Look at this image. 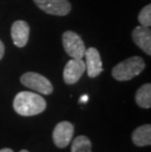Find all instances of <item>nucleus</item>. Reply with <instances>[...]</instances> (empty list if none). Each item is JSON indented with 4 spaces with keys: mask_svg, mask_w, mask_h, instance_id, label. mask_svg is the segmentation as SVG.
Here are the masks:
<instances>
[{
    "mask_svg": "<svg viewBox=\"0 0 151 152\" xmlns=\"http://www.w3.org/2000/svg\"><path fill=\"white\" fill-rule=\"evenodd\" d=\"M46 101L42 96L31 91L17 93L13 100V108L19 115L31 117L42 113L46 109Z\"/></svg>",
    "mask_w": 151,
    "mask_h": 152,
    "instance_id": "nucleus-1",
    "label": "nucleus"
},
{
    "mask_svg": "<svg viewBox=\"0 0 151 152\" xmlns=\"http://www.w3.org/2000/svg\"><path fill=\"white\" fill-rule=\"evenodd\" d=\"M145 69V61L140 56H133L122 61L113 68L112 77L119 82H127L139 76Z\"/></svg>",
    "mask_w": 151,
    "mask_h": 152,
    "instance_id": "nucleus-2",
    "label": "nucleus"
},
{
    "mask_svg": "<svg viewBox=\"0 0 151 152\" xmlns=\"http://www.w3.org/2000/svg\"><path fill=\"white\" fill-rule=\"evenodd\" d=\"M22 85L34 90L37 93L49 95L53 92V86L49 80L35 72H27L20 77Z\"/></svg>",
    "mask_w": 151,
    "mask_h": 152,
    "instance_id": "nucleus-3",
    "label": "nucleus"
},
{
    "mask_svg": "<svg viewBox=\"0 0 151 152\" xmlns=\"http://www.w3.org/2000/svg\"><path fill=\"white\" fill-rule=\"evenodd\" d=\"M62 43L64 50L70 57L82 59L85 52V45L82 37L73 31H66L62 34Z\"/></svg>",
    "mask_w": 151,
    "mask_h": 152,
    "instance_id": "nucleus-4",
    "label": "nucleus"
},
{
    "mask_svg": "<svg viewBox=\"0 0 151 152\" xmlns=\"http://www.w3.org/2000/svg\"><path fill=\"white\" fill-rule=\"evenodd\" d=\"M34 4L46 14L66 16L72 10L69 0H34Z\"/></svg>",
    "mask_w": 151,
    "mask_h": 152,
    "instance_id": "nucleus-5",
    "label": "nucleus"
},
{
    "mask_svg": "<svg viewBox=\"0 0 151 152\" xmlns=\"http://www.w3.org/2000/svg\"><path fill=\"white\" fill-rule=\"evenodd\" d=\"M75 128L72 123L62 121L58 123L52 132V140L54 144L59 148H65L72 141Z\"/></svg>",
    "mask_w": 151,
    "mask_h": 152,
    "instance_id": "nucleus-6",
    "label": "nucleus"
},
{
    "mask_svg": "<svg viewBox=\"0 0 151 152\" xmlns=\"http://www.w3.org/2000/svg\"><path fill=\"white\" fill-rule=\"evenodd\" d=\"M85 71V63L82 59L72 58L67 62L63 71V80L67 85H75Z\"/></svg>",
    "mask_w": 151,
    "mask_h": 152,
    "instance_id": "nucleus-7",
    "label": "nucleus"
},
{
    "mask_svg": "<svg viewBox=\"0 0 151 152\" xmlns=\"http://www.w3.org/2000/svg\"><path fill=\"white\" fill-rule=\"evenodd\" d=\"M83 57L85 58V71L89 77H96L103 72L100 53L95 47L85 49Z\"/></svg>",
    "mask_w": 151,
    "mask_h": 152,
    "instance_id": "nucleus-8",
    "label": "nucleus"
},
{
    "mask_svg": "<svg viewBox=\"0 0 151 152\" xmlns=\"http://www.w3.org/2000/svg\"><path fill=\"white\" fill-rule=\"evenodd\" d=\"M30 25L26 21L18 20L11 27V37L15 46L23 48L27 45L30 37Z\"/></svg>",
    "mask_w": 151,
    "mask_h": 152,
    "instance_id": "nucleus-9",
    "label": "nucleus"
},
{
    "mask_svg": "<svg viewBox=\"0 0 151 152\" xmlns=\"http://www.w3.org/2000/svg\"><path fill=\"white\" fill-rule=\"evenodd\" d=\"M133 41L148 56L151 55V31L149 27L137 26L131 31Z\"/></svg>",
    "mask_w": 151,
    "mask_h": 152,
    "instance_id": "nucleus-10",
    "label": "nucleus"
},
{
    "mask_svg": "<svg viewBox=\"0 0 151 152\" xmlns=\"http://www.w3.org/2000/svg\"><path fill=\"white\" fill-rule=\"evenodd\" d=\"M131 140L136 146L142 147L151 144V125L146 124L137 127L131 134Z\"/></svg>",
    "mask_w": 151,
    "mask_h": 152,
    "instance_id": "nucleus-11",
    "label": "nucleus"
},
{
    "mask_svg": "<svg viewBox=\"0 0 151 152\" xmlns=\"http://www.w3.org/2000/svg\"><path fill=\"white\" fill-rule=\"evenodd\" d=\"M136 102L141 108L149 109L151 107V85L144 83L136 93Z\"/></svg>",
    "mask_w": 151,
    "mask_h": 152,
    "instance_id": "nucleus-12",
    "label": "nucleus"
},
{
    "mask_svg": "<svg viewBox=\"0 0 151 152\" xmlns=\"http://www.w3.org/2000/svg\"><path fill=\"white\" fill-rule=\"evenodd\" d=\"M71 152H92L91 142L86 135H79L72 142Z\"/></svg>",
    "mask_w": 151,
    "mask_h": 152,
    "instance_id": "nucleus-13",
    "label": "nucleus"
},
{
    "mask_svg": "<svg viewBox=\"0 0 151 152\" xmlns=\"http://www.w3.org/2000/svg\"><path fill=\"white\" fill-rule=\"evenodd\" d=\"M137 20H139L140 26L142 27H149L151 26V5L147 4L146 6L141 9L137 16Z\"/></svg>",
    "mask_w": 151,
    "mask_h": 152,
    "instance_id": "nucleus-14",
    "label": "nucleus"
},
{
    "mask_svg": "<svg viewBox=\"0 0 151 152\" xmlns=\"http://www.w3.org/2000/svg\"><path fill=\"white\" fill-rule=\"evenodd\" d=\"M4 54H5V45L3 43V41L0 39V60L4 57Z\"/></svg>",
    "mask_w": 151,
    "mask_h": 152,
    "instance_id": "nucleus-15",
    "label": "nucleus"
},
{
    "mask_svg": "<svg viewBox=\"0 0 151 152\" xmlns=\"http://www.w3.org/2000/svg\"><path fill=\"white\" fill-rule=\"evenodd\" d=\"M0 152H14V150H12L11 148H3L0 150Z\"/></svg>",
    "mask_w": 151,
    "mask_h": 152,
    "instance_id": "nucleus-16",
    "label": "nucleus"
},
{
    "mask_svg": "<svg viewBox=\"0 0 151 152\" xmlns=\"http://www.w3.org/2000/svg\"><path fill=\"white\" fill-rule=\"evenodd\" d=\"M86 100H88V96H82V97L81 98V100H80V101H82V102H83V101H86Z\"/></svg>",
    "mask_w": 151,
    "mask_h": 152,
    "instance_id": "nucleus-17",
    "label": "nucleus"
},
{
    "mask_svg": "<svg viewBox=\"0 0 151 152\" xmlns=\"http://www.w3.org/2000/svg\"><path fill=\"white\" fill-rule=\"evenodd\" d=\"M20 152H28V150H26V149H23V150H21Z\"/></svg>",
    "mask_w": 151,
    "mask_h": 152,
    "instance_id": "nucleus-18",
    "label": "nucleus"
}]
</instances>
